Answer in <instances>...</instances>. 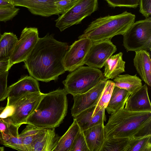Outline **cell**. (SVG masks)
Masks as SVG:
<instances>
[{"label":"cell","instance_id":"d6986e66","mask_svg":"<svg viewBox=\"0 0 151 151\" xmlns=\"http://www.w3.org/2000/svg\"><path fill=\"white\" fill-rule=\"evenodd\" d=\"M60 137L55 128H48L34 142L30 151H53Z\"/></svg>","mask_w":151,"mask_h":151},{"label":"cell","instance_id":"52a82bcc","mask_svg":"<svg viewBox=\"0 0 151 151\" xmlns=\"http://www.w3.org/2000/svg\"><path fill=\"white\" fill-rule=\"evenodd\" d=\"M44 93L39 92H27L17 96L7 97V103L14 106L15 112L9 122L20 126L26 124L28 117L38 105Z\"/></svg>","mask_w":151,"mask_h":151},{"label":"cell","instance_id":"44dd1931","mask_svg":"<svg viewBox=\"0 0 151 151\" xmlns=\"http://www.w3.org/2000/svg\"><path fill=\"white\" fill-rule=\"evenodd\" d=\"M130 94L127 90L114 86L110 100L105 109L107 113L111 115L124 108Z\"/></svg>","mask_w":151,"mask_h":151},{"label":"cell","instance_id":"ffe728a7","mask_svg":"<svg viewBox=\"0 0 151 151\" xmlns=\"http://www.w3.org/2000/svg\"><path fill=\"white\" fill-rule=\"evenodd\" d=\"M123 53H119L110 56L106 61L103 73L107 79H113L125 72V62L123 60Z\"/></svg>","mask_w":151,"mask_h":151},{"label":"cell","instance_id":"cb8c5ba5","mask_svg":"<svg viewBox=\"0 0 151 151\" xmlns=\"http://www.w3.org/2000/svg\"><path fill=\"white\" fill-rule=\"evenodd\" d=\"M19 134L25 151H30L34 142L45 132L47 128H41L27 124Z\"/></svg>","mask_w":151,"mask_h":151},{"label":"cell","instance_id":"4316f807","mask_svg":"<svg viewBox=\"0 0 151 151\" xmlns=\"http://www.w3.org/2000/svg\"><path fill=\"white\" fill-rule=\"evenodd\" d=\"M129 140L126 137L104 139L100 151H125Z\"/></svg>","mask_w":151,"mask_h":151},{"label":"cell","instance_id":"f35d334b","mask_svg":"<svg viewBox=\"0 0 151 151\" xmlns=\"http://www.w3.org/2000/svg\"><path fill=\"white\" fill-rule=\"evenodd\" d=\"M4 150V148L3 147H0V151H3Z\"/></svg>","mask_w":151,"mask_h":151},{"label":"cell","instance_id":"6da1fadb","mask_svg":"<svg viewBox=\"0 0 151 151\" xmlns=\"http://www.w3.org/2000/svg\"><path fill=\"white\" fill-rule=\"evenodd\" d=\"M69 48L68 43L55 39L47 33L39 39L24 61L30 76L38 81L48 82L57 80L66 71L63 60Z\"/></svg>","mask_w":151,"mask_h":151},{"label":"cell","instance_id":"d590c367","mask_svg":"<svg viewBox=\"0 0 151 151\" xmlns=\"http://www.w3.org/2000/svg\"><path fill=\"white\" fill-rule=\"evenodd\" d=\"M14 7L13 0H0V8Z\"/></svg>","mask_w":151,"mask_h":151},{"label":"cell","instance_id":"836d02e7","mask_svg":"<svg viewBox=\"0 0 151 151\" xmlns=\"http://www.w3.org/2000/svg\"><path fill=\"white\" fill-rule=\"evenodd\" d=\"M15 108L12 104L7 103L6 106L0 107V119L9 122V119L14 114Z\"/></svg>","mask_w":151,"mask_h":151},{"label":"cell","instance_id":"7a4b0ae2","mask_svg":"<svg viewBox=\"0 0 151 151\" xmlns=\"http://www.w3.org/2000/svg\"><path fill=\"white\" fill-rule=\"evenodd\" d=\"M104 130L105 139L151 134V111H131L123 108L111 115Z\"/></svg>","mask_w":151,"mask_h":151},{"label":"cell","instance_id":"4fadbf2b","mask_svg":"<svg viewBox=\"0 0 151 151\" xmlns=\"http://www.w3.org/2000/svg\"><path fill=\"white\" fill-rule=\"evenodd\" d=\"M56 0H13L14 7H25L32 14L45 17L60 14L54 5Z\"/></svg>","mask_w":151,"mask_h":151},{"label":"cell","instance_id":"277c9868","mask_svg":"<svg viewBox=\"0 0 151 151\" xmlns=\"http://www.w3.org/2000/svg\"><path fill=\"white\" fill-rule=\"evenodd\" d=\"M135 15L125 11L115 15H108L92 22L78 39L87 38L92 42L110 40L122 35L135 22Z\"/></svg>","mask_w":151,"mask_h":151},{"label":"cell","instance_id":"d6a6232c","mask_svg":"<svg viewBox=\"0 0 151 151\" xmlns=\"http://www.w3.org/2000/svg\"><path fill=\"white\" fill-rule=\"evenodd\" d=\"M78 0H56L54 5L61 14L71 8Z\"/></svg>","mask_w":151,"mask_h":151},{"label":"cell","instance_id":"2e32d148","mask_svg":"<svg viewBox=\"0 0 151 151\" xmlns=\"http://www.w3.org/2000/svg\"><path fill=\"white\" fill-rule=\"evenodd\" d=\"M40 92L37 79L28 75L22 76L16 82L7 88V97L17 96L27 92Z\"/></svg>","mask_w":151,"mask_h":151},{"label":"cell","instance_id":"83f0119b","mask_svg":"<svg viewBox=\"0 0 151 151\" xmlns=\"http://www.w3.org/2000/svg\"><path fill=\"white\" fill-rule=\"evenodd\" d=\"M114 86L113 81L111 80L106 81L104 88L94 111L93 116L100 110L106 109L110 100Z\"/></svg>","mask_w":151,"mask_h":151},{"label":"cell","instance_id":"4dcf8cb0","mask_svg":"<svg viewBox=\"0 0 151 151\" xmlns=\"http://www.w3.org/2000/svg\"><path fill=\"white\" fill-rule=\"evenodd\" d=\"M19 10L15 7L0 8V22H6L12 19L17 14Z\"/></svg>","mask_w":151,"mask_h":151},{"label":"cell","instance_id":"7c38bea8","mask_svg":"<svg viewBox=\"0 0 151 151\" xmlns=\"http://www.w3.org/2000/svg\"><path fill=\"white\" fill-rule=\"evenodd\" d=\"M106 81H101L85 93L73 96L74 102L71 109L73 117L84 110L96 105Z\"/></svg>","mask_w":151,"mask_h":151},{"label":"cell","instance_id":"f1b7e54d","mask_svg":"<svg viewBox=\"0 0 151 151\" xmlns=\"http://www.w3.org/2000/svg\"><path fill=\"white\" fill-rule=\"evenodd\" d=\"M70 151H89L83 134L81 130L76 137Z\"/></svg>","mask_w":151,"mask_h":151},{"label":"cell","instance_id":"f546056e","mask_svg":"<svg viewBox=\"0 0 151 151\" xmlns=\"http://www.w3.org/2000/svg\"><path fill=\"white\" fill-rule=\"evenodd\" d=\"M111 7H126L136 8L139 4V0H104Z\"/></svg>","mask_w":151,"mask_h":151},{"label":"cell","instance_id":"d4e9b609","mask_svg":"<svg viewBox=\"0 0 151 151\" xmlns=\"http://www.w3.org/2000/svg\"><path fill=\"white\" fill-rule=\"evenodd\" d=\"M16 35L5 32L0 39V61L9 60L18 40Z\"/></svg>","mask_w":151,"mask_h":151},{"label":"cell","instance_id":"74e56055","mask_svg":"<svg viewBox=\"0 0 151 151\" xmlns=\"http://www.w3.org/2000/svg\"><path fill=\"white\" fill-rule=\"evenodd\" d=\"M10 123L0 119V132L6 130L8 128Z\"/></svg>","mask_w":151,"mask_h":151},{"label":"cell","instance_id":"484cf974","mask_svg":"<svg viewBox=\"0 0 151 151\" xmlns=\"http://www.w3.org/2000/svg\"><path fill=\"white\" fill-rule=\"evenodd\" d=\"M125 151H151V134L129 139Z\"/></svg>","mask_w":151,"mask_h":151},{"label":"cell","instance_id":"e575fe53","mask_svg":"<svg viewBox=\"0 0 151 151\" xmlns=\"http://www.w3.org/2000/svg\"><path fill=\"white\" fill-rule=\"evenodd\" d=\"M139 12L145 17L147 18L151 14V0H140Z\"/></svg>","mask_w":151,"mask_h":151},{"label":"cell","instance_id":"e0dca14e","mask_svg":"<svg viewBox=\"0 0 151 151\" xmlns=\"http://www.w3.org/2000/svg\"><path fill=\"white\" fill-rule=\"evenodd\" d=\"M134 66L141 79L150 86H151V60L147 51L135 52L133 60Z\"/></svg>","mask_w":151,"mask_h":151},{"label":"cell","instance_id":"9c48e42d","mask_svg":"<svg viewBox=\"0 0 151 151\" xmlns=\"http://www.w3.org/2000/svg\"><path fill=\"white\" fill-rule=\"evenodd\" d=\"M38 35L37 28L26 27L23 29L9 59L10 69L14 64L25 60L37 43Z\"/></svg>","mask_w":151,"mask_h":151},{"label":"cell","instance_id":"8992f818","mask_svg":"<svg viewBox=\"0 0 151 151\" xmlns=\"http://www.w3.org/2000/svg\"><path fill=\"white\" fill-rule=\"evenodd\" d=\"M123 35V45L127 52L151 51V17L134 22Z\"/></svg>","mask_w":151,"mask_h":151},{"label":"cell","instance_id":"ac0fdd59","mask_svg":"<svg viewBox=\"0 0 151 151\" xmlns=\"http://www.w3.org/2000/svg\"><path fill=\"white\" fill-rule=\"evenodd\" d=\"M104 127L99 124L82 131L89 151H100L105 139Z\"/></svg>","mask_w":151,"mask_h":151},{"label":"cell","instance_id":"7402d4cb","mask_svg":"<svg viewBox=\"0 0 151 151\" xmlns=\"http://www.w3.org/2000/svg\"><path fill=\"white\" fill-rule=\"evenodd\" d=\"M81 131L78 124L73 119V122L67 131L60 137L53 151H70L76 137Z\"/></svg>","mask_w":151,"mask_h":151},{"label":"cell","instance_id":"8fae6325","mask_svg":"<svg viewBox=\"0 0 151 151\" xmlns=\"http://www.w3.org/2000/svg\"><path fill=\"white\" fill-rule=\"evenodd\" d=\"M92 42L87 38L79 39L68 48L65 56L63 65L65 71L71 72L83 66Z\"/></svg>","mask_w":151,"mask_h":151},{"label":"cell","instance_id":"8d00e7d4","mask_svg":"<svg viewBox=\"0 0 151 151\" xmlns=\"http://www.w3.org/2000/svg\"><path fill=\"white\" fill-rule=\"evenodd\" d=\"M9 60L0 61V72L9 71L10 69Z\"/></svg>","mask_w":151,"mask_h":151},{"label":"cell","instance_id":"ab89813d","mask_svg":"<svg viewBox=\"0 0 151 151\" xmlns=\"http://www.w3.org/2000/svg\"><path fill=\"white\" fill-rule=\"evenodd\" d=\"M1 35H2L1 34L0 31V39L1 38Z\"/></svg>","mask_w":151,"mask_h":151},{"label":"cell","instance_id":"603a6c76","mask_svg":"<svg viewBox=\"0 0 151 151\" xmlns=\"http://www.w3.org/2000/svg\"><path fill=\"white\" fill-rule=\"evenodd\" d=\"M115 86L124 89L130 94L139 89L142 86V80L136 74L119 75L114 79Z\"/></svg>","mask_w":151,"mask_h":151},{"label":"cell","instance_id":"9a60e30c","mask_svg":"<svg viewBox=\"0 0 151 151\" xmlns=\"http://www.w3.org/2000/svg\"><path fill=\"white\" fill-rule=\"evenodd\" d=\"M96 106H94L87 109L73 117L81 131L96 125L104 124V122L106 121L105 109L100 110L93 116V114Z\"/></svg>","mask_w":151,"mask_h":151},{"label":"cell","instance_id":"ba28073f","mask_svg":"<svg viewBox=\"0 0 151 151\" xmlns=\"http://www.w3.org/2000/svg\"><path fill=\"white\" fill-rule=\"evenodd\" d=\"M98 8V0H78L71 8L55 21V26L63 31L74 25L80 24Z\"/></svg>","mask_w":151,"mask_h":151},{"label":"cell","instance_id":"5bb4252c","mask_svg":"<svg viewBox=\"0 0 151 151\" xmlns=\"http://www.w3.org/2000/svg\"><path fill=\"white\" fill-rule=\"evenodd\" d=\"M124 108L131 111H151V105L146 84L131 94L125 103Z\"/></svg>","mask_w":151,"mask_h":151},{"label":"cell","instance_id":"3957f363","mask_svg":"<svg viewBox=\"0 0 151 151\" xmlns=\"http://www.w3.org/2000/svg\"><path fill=\"white\" fill-rule=\"evenodd\" d=\"M67 93L58 89L44 94L37 107L27 119L26 124L41 128H55L66 115Z\"/></svg>","mask_w":151,"mask_h":151},{"label":"cell","instance_id":"30bf717a","mask_svg":"<svg viewBox=\"0 0 151 151\" xmlns=\"http://www.w3.org/2000/svg\"><path fill=\"white\" fill-rule=\"evenodd\" d=\"M116 50V46L110 40L92 42L84 64L94 68H101Z\"/></svg>","mask_w":151,"mask_h":151},{"label":"cell","instance_id":"1f68e13d","mask_svg":"<svg viewBox=\"0 0 151 151\" xmlns=\"http://www.w3.org/2000/svg\"><path fill=\"white\" fill-rule=\"evenodd\" d=\"M9 71L0 72V101L7 97V78Z\"/></svg>","mask_w":151,"mask_h":151},{"label":"cell","instance_id":"5b68a950","mask_svg":"<svg viewBox=\"0 0 151 151\" xmlns=\"http://www.w3.org/2000/svg\"><path fill=\"white\" fill-rule=\"evenodd\" d=\"M107 80L99 69L82 66L71 72L63 83L67 93L73 96L85 93L101 81Z\"/></svg>","mask_w":151,"mask_h":151}]
</instances>
